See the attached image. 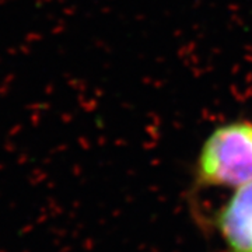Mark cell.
Wrapping results in <instances>:
<instances>
[{"label":"cell","instance_id":"6da1fadb","mask_svg":"<svg viewBox=\"0 0 252 252\" xmlns=\"http://www.w3.org/2000/svg\"><path fill=\"white\" fill-rule=\"evenodd\" d=\"M252 182V122L217 126L199 150L195 165L198 188H243Z\"/></svg>","mask_w":252,"mask_h":252},{"label":"cell","instance_id":"7a4b0ae2","mask_svg":"<svg viewBox=\"0 0 252 252\" xmlns=\"http://www.w3.org/2000/svg\"><path fill=\"white\" fill-rule=\"evenodd\" d=\"M215 224L227 252H252V182L234 190L217 212Z\"/></svg>","mask_w":252,"mask_h":252}]
</instances>
